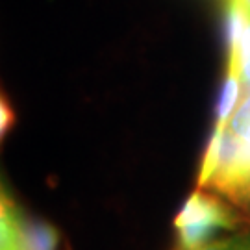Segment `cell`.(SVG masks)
<instances>
[{
  "instance_id": "cell-2",
  "label": "cell",
  "mask_w": 250,
  "mask_h": 250,
  "mask_svg": "<svg viewBox=\"0 0 250 250\" xmlns=\"http://www.w3.org/2000/svg\"><path fill=\"white\" fill-rule=\"evenodd\" d=\"M237 217L213 195L198 189L182 208L174 226L178 230L180 250H195L217 241V235L224 230H233Z\"/></svg>"
},
{
  "instance_id": "cell-3",
  "label": "cell",
  "mask_w": 250,
  "mask_h": 250,
  "mask_svg": "<svg viewBox=\"0 0 250 250\" xmlns=\"http://www.w3.org/2000/svg\"><path fill=\"white\" fill-rule=\"evenodd\" d=\"M60 235L52 224L21 215L19 250H58Z\"/></svg>"
},
{
  "instance_id": "cell-6",
  "label": "cell",
  "mask_w": 250,
  "mask_h": 250,
  "mask_svg": "<svg viewBox=\"0 0 250 250\" xmlns=\"http://www.w3.org/2000/svg\"><path fill=\"white\" fill-rule=\"evenodd\" d=\"M233 6H237V8L241 9L245 15H249L250 17V0H230Z\"/></svg>"
},
{
  "instance_id": "cell-5",
  "label": "cell",
  "mask_w": 250,
  "mask_h": 250,
  "mask_svg": "<svg viewBox=\"0 0 250 250\" xmlns=\"http://www.w3.org/2000/svg\"><path fill=\"white\" fill-rule=\"evenodd\" d=\"M13 125V111L9 107V102L6 100V97L2 99V137L6 135L9 128Z\"/></svg>"
},
{
  "instance_id": "cell-1",
  "label": "cell",
  "mask_w": 250,
  "mask_h": 250,
  "mask_svg": "<svg viewBox=\"0 0 250 250\" xmlns=\"http://www.w3.org/2000/svg\"><path fill=\"white\" fill-rule=\"evenodd\" d=\"M198 186L239 206L250 204V93L237 104L228 125L215 128Z\"/></svg>"
},
{
  "instance_id": "cell-4",
  "label": "cell",
  "mask_w": 250,
  "mask_h": 250,
  "mask_svg": "<svg viewBox=\"0 0 250 250\" xmlns=\"http://www.w3.org/2000/svg\"><path fill=\"white\" fill-rule=\"evenodd\" d=\"M195 250H250V235H232Z\"/></svg>"
}]
</instances>
